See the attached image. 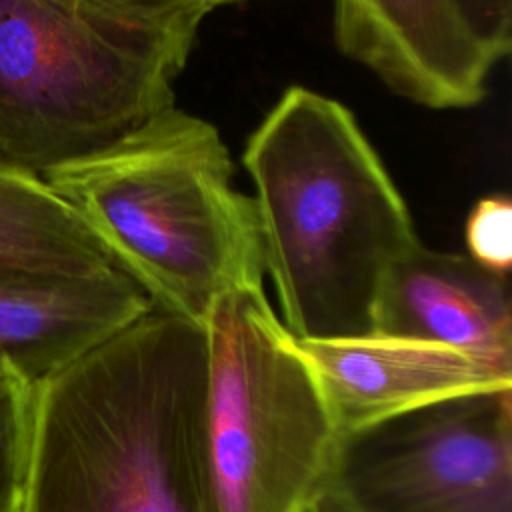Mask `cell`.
Here are the masks:
<instances>
[{"instance_id": "obj_1", "label": "cell", "mask_w": 512, "mask_h": 512, "mask_svg": "<svg viewBox=\"0 0 512 512\" xmlns=\"http://www.w3.org/2000/svg\"><path fill=\"white\" fill-rule=\"evenodd\" d=\"M206 334L152 308L36 384L22 512H214Z\"/></svg>"}, {"instance_id": "obj_2", "label": "cell", "mask_w": 512, "mask_h": 512, "mask_svg": "<svg viewBox=\"0 0 512 512\" xmlns=\"http://www.w3.org/2000/svg\"><path fill=\"white\" fill-rule=\"evenodd\" d=\"M242 162L288 332L296 340L372 334L384 274L420 240L354 114L290 86L250 134Z\"/></svg>"}, {"instance_id": "obj_3", "label": "cell", "mask_w": 512, "mask_h": 512, "mask_svg": "<svg viewBox=\"0 0 512 512\" xmlns=\"http://www.w3.org/2000/svg\"><path fill=\"white\" fill-rule=\"evenodd\" d=\"M218 130L174 104L42 178L160 310L204 324L228 290L264 284L254 200Z\"/></svg>"}, {"instance_id": "obj_4", "label": "cell", "mask_w": 512, "mask_h": 512, "mask_svg": "<svg viewBox=\"0 0 512 512\" xmlns=\"http://www.w3.org/2000/svg\"><path fill=\"white\" fill-rule=\"evenodd\" d=\"M204 18L116 0H0V160L42 176L172 106Z\"/></svg>"}, {"instance_id": "obj_5", "label": "cell", "mask_w": 512, "mask_h": 512, "mask_svg": "<svg viewBox=\"0 0 512 512\" xmlns=\"http://www.w3.org/2000/svg\"><path fill=\"white\" fill-rule=\"evenodd\" d=\"M204 454L214 512H308L342 440L300 342L264 284L224 292L204 318Z\"/></svg>"}, {"instance_id": "obj_6", "label": "cell", "mask_w": 512, "mask_h": 512, "mask_svg": "<svg viewBox=\"0 0 512 512\" xmlns=\"http://www.w3.org/2000/svg\"><path fill=\"white\" fill-rule=\"evenodd\" d=\"M328 512H512V388L450 398L342 436Z\"/></svg>"}, {"instance_id": "obj_7", "label": "cell", "mask_w": 512, "mask_h": 512, "mask_svg": "<svg viewBox=\"0 0 512 512\" xmlns=\"http://www.w3.org/2000/svg\"><path fill=\"white\" fill-rule=\"evenodd\" d=\"M340 436L458 396L512 388V366L416 338L298 340Z\"/></svg>"}, {"instance_id": "obj_8", "label": "cell", "mask_w": 512, "mask_h": 512, "mask_svg": "<svg viewBox=\"0 0 512 512\" xmlns=\"http://www.w3.org/2000/svg\"><path fill=\"white\" fill-rule=\"evenodd\" d=\"M152 308L120 268L86 276L0 268V368L40 384Z\"/></svg>"}, {"instance_id": "obj_9", "label": "cell", "mask_w": 512, "mask_h": 512, "mask_svg": "<svg viewBox=\"0 0 512 512\" xmlns=\"http://www.w3.org/2000/svg\"><path fill=\"white\" fill-rule=\"evenodd\" d=\"M372 334L436 342L512 366L508 274L418 244L384 274Z\"/></svg>"}, {"instance_id": "obj_10", "label": "cell", "mask_w": 512, "mask_h": 512, "mask_svg": "<svg viewBox=\"0 0 512 512\" xmlns=\"http://www.w3.org/2000/svg\"><path fill=\"white\" fill-rule=\"evenodd\" d=\"M0 268L86 276L116 266L76 208L40 174L0 160Z\"/></svg>"}, {"instance_id": "obj_11", "label": "cell", "mask_w": 512, "mask_h": 512, "mask_svg": "<svg viewBox=\"0 0 512 512\" xmlns=\"http://www.w3.org/2000/svg\"><path fill=\"white\" fill-rule=\"evenodd\" d=\"M36 384L0 368V512H22Z\"/></svg>"}, {"instance_id": "obj_12", "label": "cell", "mask_w": 512, "mask_h": 512, "mask_svg": "<svg viewBox=\"0 0 512 512\" xmlns=\"http://www.w3.org/2000/svg\"><path fill=\"white\" fill-rule=\"evenodd\" d=\"M468 256L488 270L508 274L512 264V204L506 194L480 198L466 220Z\"/></svg>"}, {"instance_id": "obj_13", "label": "cell", "mask_w": 512, "mask_h": 512, "mask_svg": "<svg viewBox=\"0 0 512 512\" xmlns=\"http://www.w3.org/2000/svg\"><path fill=\"white\" fill-rule=\"evenodd\" d=\"M464 16L490 54L508 56L512 42V0H460Z\"/></svg>"}, {"instance_id": "obj_14", "label": "cell", "mask_w": 512, "mask_h": 512, "mask_svg": "<svg viewBox=\"0 0 512 512\" xmlns=\"http://www.w3.org/2000/svg\"><path fill=\"white\" fill-rule=\"evenodd\" d=\"M130 2L154 6V8H166V10H192L202 16H208L212 10L238 0H130Z\"/></svg>"}, {"instance_id": "obj_15", "label": "cell", "mask_w": 512, "mask_h": 512, "mask_svg": "<svg viewBox=\"0 0 512 512\" xmlns=\"http://www.w3.org/2000/svg\"><path fill=\"white\" fill-rule=\"evenodd\" d=\"M308 512H328V510H326L324 506H320V504H318V506H314V508H312V510H308Z\"/></svg>"}, {"instance_id": "obj_16", "label": "cell", "mask_w": 512, "mask_h": 512, "mask_svg": "<svg viewBox=\"0 0 512 512\" xmlns=\"http://www.w3.org/2000/svg\"><path fill=\"white\" fill-rule=\"evenodd\" d=\"M120 2H128V0H120ZM132 4H134V2H132ZM140 6H142V4H140Z\"/></svg>"}]
</instances>
